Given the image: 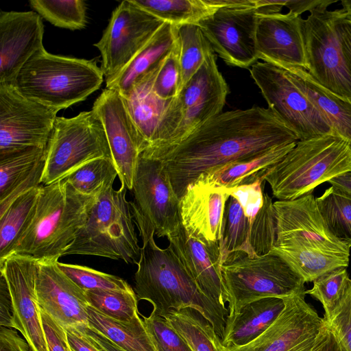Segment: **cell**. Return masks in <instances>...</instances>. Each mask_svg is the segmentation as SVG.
<instances>
[{"instance_id":"obj_18","label":"cell","mask_w":351,"mask_h":351,"mask_svg":"<svg viewBox=\"0 0 351 351\" xmlns=\"http://www.w3.org/2000/svg\"><path fill=\"white\" fill-rule=\"evenodd\" d=\"M38 261L12 254L0 263L12 304L11 328L19 331L32 351H49L36 300L35 282Z\"/></svg>"},{"instance_id":"obj_33","label":"cell","mask_w":351,"mask_h":351,"mask_svg":"<svg viewBox=\"0 0 351 351\" xmlns=\"http://www.w3.org/2000/svg\"><path fill=\"white\" fill-rule=\"evenodd\" d=\"M162 317L193 351H219L221 338L213 326L195 309L170 310Z\"/></svg>"},{"instance_id":"obj_46","label":"cell","mask_w":351,"mask_h":351,"mask_svg":"<svg viewBox=\"0 0 351 351\" xmlns=\"http://www.w3.org/2000/svg\"><path fill=\"white\" fill-rule=\"evenodd\" d=\"M343 351H351V279L339 303L324 317Z\"/></svg>"},{"instance_id":"obj_9","label":"cell","mask_w":351,"mask_h":351,"mask_svg":"<svg viewBox=\"0 0 351 351\" xmlns=\"http://www.w3.org/2000/svg\"><path fill=\"white\" fill-rule=\"evenodd\" d=\"M99 158L112 155L104 125L93 110L71 118L57 117L45 150L41 184L64 180Z\"/></svg>"},{"instance_id":"obj_17","label":"cell","mask_w":351,"mask_h":351,"mask_svg":"<svg viewBox=\"0 0 351 351\" xmlns=\"http://www.w3.org/2000/svg\"><path fill=\"white\" fill-rule=\"evenodd\" d=\"M276 221L274 247L317 248L350 255V248L330 232L311 193L273 203Z\"/></svg>"},{"instance_id":"obj_54","label":"cell","mask_w":351,"mask_h":351,"mask_svg":"<svg viewBox=\"0 0 351 351\" xmlns=\"http://www.w3.org/2000/svg\"><path fill=\"white\" fill-rule=\"evenodd\" d=\"M311 351H343L325 319Z\"/></svg>"},{"instance_id":"obj_35","label":"cell","mask_w":351,"mask_h":351,"mask_svg":"<svg viewBox=\"0 0 351 351\" xmlns=\"http://www.w3.org/2000/svg\"><path fill=\"white\" fill-rule=\"evenodd\" d=\"M316 203L330 232L340 243L351 247V194L331 186Z\"/></svg>"},{"instance_id":"obj_12","label":"cell","mask_w":351,"mask_h":351,"mask_svg":"<svg viewBox=\"0 0 351 351\" xmlns=\"http://www.w3.org/2000/svg\"><path fill=\"white\" fill-rule=\"evenodd\" d=\"M335 2L336 0H325L311 10L304 19L307 71L322 86L351 100V73L335 29L333 10H328Z\"/></svg>"},{"instance_id":"obj_14","label":"cell","mask_w":351,"mask_h":351,"mask_svg":"<svg viewBox=\"0 0 351 351\" xmlns=\"http://www.w3.org/2000/svg\"><path fill=\"white\" fill-rule=\"evenodd\" d=\"M260 10L256 0H234L232 6L217 9L196 25L227 64L249 69L258 62L255 29Z\"/></svg>"},{"instance_id":"obj_45","label":"cell","mask_w":351,"mask_h":351,"mask_svg":"<svg viewBox=\"0 0 351 351\" xmlns=\"http://www.w3.org/2000/svg\"><path fill=\"white\" fill-rule=\"evenodd\" d=\"M143 318L156 351H193L164 317L152 312Z\"/></svg>"},{"instance_id":"obj_58","label":"cell","mask_w":351,"mask_h":351,"mask_svg":"<svg viewBox=\"0 0 351 351\" xmlns=\"http://www.w3.org/2000/svg\"><path fill=\"white\" fill-rule=\"evenodd\" d=\"M342 9L345 11L351 13V0H343L341 1Z\"/></svg>"},{"instance_id":"obj_38","label":"cell","mask_w":351,"mask_h":351,"mask_svg":"<svg viewBox=\"0 0 351 351\" xmlns=\"http://www.w3.org/2000/svg\"><path fill=\"white\" fill-rule=\"evenodd\" d=\"M118 176L112 158L93 160L77 169L64 180L78 193L96 197L113 183Z\"/></svg>"},{"instance_id":"obj_30","label":"cell","mask_w":351,"mask_h":351,"mask_svg":"<svg viewBox=\"0 0 351 351\" xmlns=\"http://www.w3.org/2000/svg\"><path fill=\"white\" fill-rule=\"evenodd\" d=\"M88 327L104 335L125 351H156L139 314L129 321L110 317L88 307Z\"/></svg>"},{"instance_id":"obj_25","label":"cell","mask_w":351,"mask_h":351,"mask_svg":"<svg viewBox=\"0 0 351 351\" xmlns=\"http://www.w3.org/2000/svg\"><path fill=\"white\" fill-rule=\"evenodd\" d=\"M285 308L282 298L267 297L248 303L239 313L226 316L223 346H241L265 331Z\"/></svg>"},{"instance_id":"obj_4","label":"cell","mask_w":351,"mask_h":351,"mask_svg":"<svg viewBox=\"0 0 351 351\" xmlns=\"http://www.w3.org/2000/svg\"><path fill=\"white\" fill-rule=\"evenodd\" d=\"M104 77L95 60L54 55L44 47L24 64L13 86L23 96L59 111L85 100Z\"/></svg>"},{"instance_id":"obj_15","label":"cell","mask_w":351,"mask_h":351,"mask_svg":"<svg viewBox=\"0 0 351 351\" xmlns=\"http://www.w3.org/2000/svg\"><path fill=\"white\" fill-rule=\"evenodd\" d=\"M58 110L0 84V156L28 147L45 149Z\"/></svg>"},{"instance_id":"obj_21","label":"cell","mask_w":351,"mask_h":351,"mask_svg":"<svg viewBox=\"0 0 351 351\" xmlns=\"http://www.w3.org/2000/svg\"><path fill=\"white\" fill-rule=\"evenodd\" d=\"M58 261H38L35 282L39 307L65 329L88 327L86 291L59 267Z\"/></svg>"},{"instance_id":"obj_2","label":"cell","mask_w":351,"mask_h":351,"mask_svg":"<svg viewBox=\"0 0 351 351\" xmlns=\"http://www.w3.org/2000/svg\"><path fill=\"white\" fill-rule=\"evenodd\" d=\"M143 246L134 274V290L138 300L149 302L152 312L163 317L170 310L191 308L199 313L223 337L228 309L204 295L184 265L169 245H157L152 228H138Z\"/></svg>"},{"instance_id":"obj_6","label":"cell","mask_w":351,"mask_h":351,"mask_svg":"<svg viewBox=\"0 0 351 351\" xmlns=\"http://www.w3.org/2000/svg\"><path fill=\"white\" fill-rule=\"evenodd\" d=\"M128 189L121 184L104 191L90 211L85 225L63 256L88 255L137 265L141 247Z\"/></svg>"},{"instance_id":"obj_31","label":"cell","mask_w":351,"mask_h":351,"mask_svg":"<svg viewBox=\"0 0 351 351\" xmlns=\"http://www.w3.org/2000/svg\"><path fill=\"white\" fill-rule=\"evenodd\" d=\"M252 223L233 196L228 198L219 241L221 265L241 255L254 257L251 245Z\"/></svg>"},{"instance_id":"obj_53","label":"cell","mask_w":351,"mask_h":351,"mask_svg":"<svg viewBox=\"0 0 351 351\" xmlns=\"http://www.w3.org/2000/svg\"><path fill=\"white\" fill-rule=\"evenodd\" d=\"M12 304L6 281L0 275V325L11 328Z\"/></svg>"},{"instance_id":"obj_40","label":"cell","mask_w":351,"mask_h":351,"mask_svg":"<svg viewBox=\"0 0 351 351\" xmlns=\"http://www.w3.org/2000/svg\"><path fill=\"white\" fill-rule=\"evenodd\" d=\"M85 291L89 305L110 317L129 321L138 314V298L132 288Z\"/></svg>"},{"instance_id":"obj_8","label":"cell","mask_w":351,"mask_h":351,"mask_svg":"<svg viewBox=\"0 0 351 351\" xmlns=\"http://www.w3.org/2000/svg\"><path fill=\"white\" fill-rule=\"evenodd\" d=\"M232 316L252 302L267 297L286 298L304 293V280L277 250L259 256L241 255L221 265Z\"/></svg>"},{"instance_id":"obj_3","label":"cell","mask_w":351,"mask_h":351,"mask_svg":"<svg viewBox=\"0 0 351 351\" xmlns=\"http://www.w3.org/2000/svg\"><path fill=\"white\" fill-rule=\"evenodd\" d=\"M97 197L77 192L64 179L41 185L32 216L10 255L58 261L85 225Z\"/></svg>"},{"instance_id":"obj_51","label":"cell","mask_w":351,"mask_h":351,"mask_svg":"<svg viewBox=\"0 0 351 351\" xmlns=\"http://www.w3.org/2000/svg\"><path fill=\"white\" fill-rule=\"evenodd\" d=\"M86 327L66 329L68 341L73 351H106L86 332Z\"/></svg>"},{"instance_id":"obj_34","label":"cell","mask_w":351,"mask_h":351,"mask_svg":"<svg viewBox=\"0 0 351 351\" xmlns=\"http://www.w3.org/2000/svg\"><path fill=\"white\" fill-rule=\"evenodd\" d=\"M136 5L173 25L197 24L217 8L211 0H131Z\"/></svg>"},{"instance_id":"obj_59","label":"cell","mask_w":351,"mask_h":351,"mask_svg":"<svg viewBox=\"0 0 351 351\" xmlns=\"http://www.w3.org/2000/svg\"><path fill=\"white\" fill-rule=\"evenodd\" d=\"M349 13V12H348ZM351 14V13H350Z\"/></svg>"},{"instance_id":"obj_20","label":"cell","mask_w":351,"mask_h":351,"mask_svg":"<svg viewBox=\"0 0 351 351\" xmlns=\"http://www.w3.org/2000/svg\"><path fill=\"white\" fill-rule=\"evenodd\" d=\"M304 19L300 15L259 11L255 29L258 60L280 67L307 70L304 38Z\"/></svg>"},{"instance_id":"obj_56","label":"cell","mask_w":351,"mask_h":351,"mask_svg":"<svg viewBox=\"0 0 351 351\" xmlns=\"http://www.w3.org/2000/svg\"><path fill=\"white\" fill-rule=\"evenodd\" d=\"M86 330L87 333L106 351H125L95 329L88 326Z\"/></svg>"},{"instance_id":"obj_47","label":"cell","mask_w":351,"mask_h":351,"mask_svg":"<svg viewBox=\"0 0 351 351\" xmlns=\"http://www.w3.org/2000/svg\"><path fill=\"white\" fill-rule=\"evenodd\" d=\"M265 182L259 180L251 184L230 189V195L237 199L245 215L252 222L264 204Z\"/></svg>"},{"instance_id":"obj_7","label":"cell","mask_w":351,"mask_h":351,"mask_svg":"<svg viewBox=\"0 0 351 351\" xmlns=\"http://www.w3.org/2000/svg\"><path fill=\"white\" fill-rule=\"evenodd\" d=\"M229 88L211 47L198 71L170 100L151 148L178 144L197 128L222 112ZM149 148V147H147Z\"/></svg>"},{"instance_id":"obj_49","label":"cell","mask_w":351,"mask_h":351,"mask_svg":"<svg viewBox=\"0 0 351 351\" xmlns=\"http://www.w3.org/2000/svg\"><path fill=\"white\" fill-rule=\"evenodd\" d=\"M40 318L49 351H73L66 329L40 308Z\"/></svg>"},{"instance_id":"obj_37","label":"cell","mask_w":351,"mask_h":351,"mask_svg":"<svg viewBox=\"0 0 351 351\" xmlns=\"http://www.w3.org/2000/svg\"><path fill=\"white\" fill-rule=\"evenodd\" d=\"M176 33L179 44L180 93L201 68L212 46L196 24L177 25Z\"/></svg>"},{"instance_id":"obj_13","label":"cell","mask_w":351,"mask_h":351,"mask_svg":"<svg viewBox=\"0 0 351 351\" xmlns=\"http://www.w3.org/2000/svg\"><path fill=\"white\" fill-rule=\"evenodd\" d=\"M165 23L131 0L120 3L112 11L101 39L94 44L101 56V69L106 83L123 70Z\"/></svg>"},{"instance_id":"obj_43","label":"cell","mask_w":351,"mask_h":351,"mask_svg":"<svg viewBox=\"0 0 351 351\" xmlns=\"http://www.w3.org/2000/svg\"><path fill=\"white\" fill-rule=\"evenodd\" d=\"M60 269L84 291L132 289L123 278L86 266L58 262Z\"/></svg>"},{"instance_id":"obj_32","label":"cell","mask_w":351,"mask_h":351,"mask_svg":"<svg viewBox=\"0 0 351 351\" xmlns=\"http://www.w3.org/2000/svg\"><path fill=\"white\" fill-rule=\"evenodd\" d=\"M302 276L305 282H313L325 273L347 267L349 254L317 248L274 247Z\"/></svg>"},{"instance_id":"obj_42","label":"cell","mask_w":351,"mask_h":351,"mask_svg":"<svg viewBox=\"0 0 351 351\" xmlns=\"http://www.w3.org/2000/svg\"><path fill=\"white\" fill-rule=\"evenodd\" d=\"M349 279L346 267L337 268L315 279L313 287L305 291V294L322 304L325 312L324 317H327L341 300Z\"/></svg>"},{"instance_id":"obj_41","label":"cell","mask_w":351,"mask_h":351,"mask_svg":"<svg viewBox=\"0 0 351 351\" xmlns=\"http://www.w3.org/2000/svg\"><path fill=\"white\" fill-rule=\"evenodd\" d=\"M45 150L28 147L0 156V199L44 158Z\"/></svg>"},{"instance_id":"obj_19","label":"cell","mask_w":351,"mask_h":351,"mask_svg":"<svg viewBox=\"0 0 351 351\" xmlns=\"http://www.w3.org/2000/svg\"><path fill=\"white\" fill-rule=\"evenodd\" d=\"M92 110L104 125L121 184L130 191L143 143L124 99L117 91L106 88Z\"/></svg>"},{"instance_id":"obj_16","label":"cell","mask_w":351,"mask_h":351,"mask_svg":"<svg viewBox=\"0 0 351 351\" xmlns=\"http://www.w3.org/2000/svg\"><path fill=\"white\" fill-rule=\"evenodd\" d=\"M305 292L284 298L285 308L258 337L241 346L219 347V351H311L324 323L305 301Z\"/></svg>"},{"instance_id":"obj_52","label":"cell","mask_w":351,"mask_h":351,"mask_svg":"<svg viewBox=\"0 0 351 351\" xmlns=\"http://www.w3.org/2000/svg\"><path fill=\"white\" fill-rule=\"evenodd\" d=\"M0 351H32L24 338L16 330L8 327L0 328Z\"/></svg>"},{"instance_id":"obj_39","label":"cell","mask_w":351,"mask_h":351,"mask_svg":"<svg viewBox=\"0 0 351 351\" xmlns=\"http://www.w3.org/2000/svg\"><path fill=\"white\" fill-rule=\"evenodd\" d=\"M32 8L52 25L71 30L82 29L87 23L85 1L82 0H31Z\"/></svg>"},{"instance_id":"obj_22","label":"cell","mask_w":351,"mask_h":351,"mask_svg":"<svg viewBox=\"0 0 351 351\" xmlns=\"http://www.w3.org/2000/svg\"><path fill=\"white\" fill-rule=\"evenodd\" d=\"M44 25L34 11L0 12V84L14 85L29 59L44 48Z\"/></svg>"},{"instance_id":"obj_57","label":"cell","mask_w":351,"mask_h":351,"mask_svg":"<svg viewBox=\"0 0 351 351\" xmlns=\"http://www.w3.org/2000/svg\"><path fill=\"white\" fill-rule=\"evenodd\" d=\"M331 185L351 194V171L345 173L328 181Z\"/></svg>"},{"instance_id":"obj_23","label":"cell","mask_w":351,"mask_h":351,"mask_svg":"<svg viewBox=\"0 0 351 351\" xmlns=\"http://www.w3.org/2000/svg\"><path fill=\"white\" fill-rule=\"evenodd\" d=\"M168 240L201 292L226 308L229 298L221 273L219 243L202 242L190 235L182 225Z\"/></svg>"},{"instance_id":"obj_55","label":"cell","mask_w":351,"mask_h":351,"mask_svg":"<svg viewBox=\"0 0 351 351\" xmlns=\"http://www.w3.org/2000/svg\"><path fill=\"white\" fill-rule=\"evenodd\" d=\"M325 0H285V7L289 12L300 15L306 12H310L324 3Z\"/></svg>"},{"instance_id":"obj_26","label":"cell","mask_w":351,"mask_h":351,"mask_svg":"<svg viewBox=\"0 0 351 351\" xmlns=\"http://www.w3.org/2000/svg\"><path fill=\"white\" fill-rule=\"evenodd\" d=\"M176 42V26L165 23L123 70L106 83V88L114 90L126 97L134 86L171 51Z\"/></svg>"},{"instance_id":"obj_11","label":"cell","mask_w":351,"mask_h":351,"mask_svg":"<svg viewBox=\"0 0 351 351\" xmlns=\"http://www.w3.org/2000/svg\"><path fill=\"white\" fill-rule=\"evenodd\" d=\"M130 191L137 226L152 228L158 237L176 235L182 226L180 199L163 163L144 152L139 154Z\"/></svg>"},{"instance_id":"obj_1","label":"cell","mask_w":351,"mask_h":351,"mask_svg":"<svg viewBox=\"0 0 351 351\" xmlns=\"http://www.w3.org/2000/svg\"><path fill=\"white\" fill-rule=\"evenodd\" d=\"M298 141L273 110L254 106L221 112L176 145L142 152L163 163L180 199L201 176Z\"/></svg>"},{"instance_id":"obj_50","label":"cell","mask_w":351,"mask_h":351,"mask_svg":"<svg viewBox=\"0 0 351 351\" xmlns=\"http://www.w3.org/2000/svg\"><path fill=\"white\" fill-rule=\"evenodd\" d=\"M334 27L346 64L351 73V14L343 9L333 10Z\"/></svg>"},{"instance_id":"obj_24","label":"cell","mask_w":351,"mask_h":351,"mask_svg":"<svg viewBox=\"0 0 351 351\" xmlns=\"http://www.w3.org/2000/svg\"><path fill=\"white\" fill-rule=\"evenodd\" d=\"M230 189L213 186L196 181L180 199L182 225L197 239L219 243L222 220Z\"/></svg>"},{"instance_id":"obj_29","label":"cell","mask_w":351,"mask_h":351,"mask_svg":"<svg viewBox=\"0 0 351 351\" xmlns=\"http://www.w3.org/2000/svg\"><path fill=\"white\" fill-rule=\"evenodd\" d=\"M296 143L282 145L254 158L224 165L197 181L217 187L232 189L251 184L264 177L271 167L278 162Z\"/></svg>"},{"instance_id":"obj_48","label":"cell","mask_w":351,"mask_h":351,"mask_svg":"<svg viewBox=\"0 0 351 351\" xmlns=\"http://www.w3.org/2000/svg\"><path fill=\"white\" fill-rule=\"evenodd\" d=\"M44 165L45 157L25 178L19 180L4 197L0 199V215H3L11 204L21 195L41 185Z\"/></svg>"},{"instance_id":"obj_28","label":"cell","mask_w":351,"mask_h":351,"mask_svg":"<svg viewBox=\"0 0 351 351\" xmlns=\"http://www.w3.org/2000/svg\"><path fill=\"white\" fill-rule=\"evenodd\" d=\"M329 121L335 133L351 144V100L332 93L318 83L307 70L282 67Z\"/></svg>"},{"instance_id":"obj_36","label":"cell","mask_w":351,"mask_h":351,"mask_svg":"<svg viewBox=\"0 0 351 351\" xmlns=\"http://www.w3.org/2000/svg\"><path fill=\"white\" fill-rule=\"evenodd\" d=\"M41 185L21 195L0 215V263L10 255L12 248L29 223Z\"/></svg>"},{"instance_id":"obj_10","label":"cell","mask_w":351,"mask_h":351,"mask_svg":"<svg viewBox=\"0 0 351 351\" xmlns=\"http://www.w3.org/2000/svg\"><path fill=\"white\" fill-rule=\"evenodd\" d=\"M250 72L267 108L294 131L300 141L337 135L328 119L298 87L286 69L258 61Z\"/></svg>"},{"instance_id":"obj_44","label":"cell","mask_w":351,"mask_h":351,"mask_svg":"<svg viewBox=\"0 0 351 351\" xmlns=\"http://www.w3.org/2000/svg\"><path fill=\"white\" fill-rule=\"evenodd\" d=\"M180 70L179 64V44L161 60L153 82V90L162 99L171 100L179 93Z\"/></svg>"},{"instance_id":"obj_27","label":"cell","mask_w":351,"mask_h":351,"mask_svg":"<svg viewBox=\"0 0 351 351\" xmlns=\"http://www.w3.org/2000/svg\"><path fill=\"white\" fill-rule=\"evenodd\" d=\"M160 63L134 86L126 97H122L143 140V150L154 145L170 101L160 99L153 90Z\"/></svg>"},{"instance_id":"obj_5","label":"cell","mask_w":351,"mask_h":351,"mask_svg":"<svg viewBox=\"0 0 351 351\" xmlns=\"http://www.w3.org/2000/svg\"><path fill=\"white\" fill-rule=\"evenodd\" d=\"M351 171V144L335 134L298 141L264 177L274 197L294 199Z\"/></svg>"}]
</instances>
